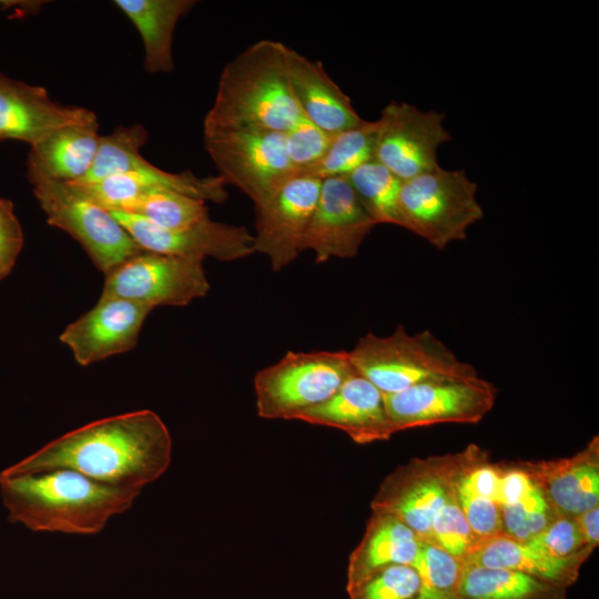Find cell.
Instances as JSON below:
<instances>
[{
	"label": "cell",
	"mask_w": 599,
	"mask_h": 599,
	"mask_svg": "<svg viewBox=\"0 0 599 599\" xmlns=\"http://www.w3.org/2000/svg\"><path fill=\"white\" fill-rule=\"evenodd\" d=\"M205 150L226 185L240 189L254 203H265L296 175L284 132L234 129L203 132Z\"/></svg>",
	"instance_id": "7"
},
{
	"label": "cell",
	"mask_w": 599,
	"mask_h": 599,
	"mask_svg": "<svg viewBox=\"0 0 599 599\" xmlns=\"http://www.w3.org/2000/svg\"><path fill=\"white\" fill-rule=\"evenodd\" d=\"M399 211L403 227L438 250L464 240L484 216L477 184L464 171L441 166L403 181Z\"/></svg>",
	"instance_id": "5"
},
{
	"label": "cell",
	"mask_w": 599,
	"mask_h": 599,
	"mask_svg": "<svg viewBox=\"0 0 599 599\" xmlns=\"http://www.w3.org/2000/svg\"><path fill=\"white\" fill-rule=\"evenodd\" d=\"M140 491L101 484L67 468L0 475V494L9 521L32 531L99 534L113 516L132 507Z\"/></svg>",
	"instance_id": "2"
},
{
	"label": "cell",
	"mask_w": 599,
	"mask_h": 599,
	"mask_svg": "<svg viewBox=\"0 0 599 599\" xmlns=\"http://www.w3.org/2000/svg\"><path fill=\"white\" fill-rule=\"evenodd\" d=\"M428 542L463 562L477 544L456 497L454 484L445 501L434 516Z\"/></svg>",
	"instance_id": "30"
},
{
	"label": "cell",
	"mask_w": 599,
	"mask_h": 599,
	"mask_svg": "<svg viewBox=\"0 0 599 599\" xmlns=\"http://www.w3.org/2000/svg\"><path fill=\"white\" fill-rule=\"evenodd\" d=\"M348 355L355 370L384 395L429 380L477 375L432 332L409 334L400 324L388 336L366 334Z\"/></svg>",
	"instance_id": "4"
},
{
	"label": "cell",
	"mask_w": 599,
	"mask_h": 599,
	"mask_svg": "<svg viewBox=\"0 0 599 599\" xmlns=\"http://www.w3.org/2000/svg\"><path fill=\"white\" fill-rule=\"evenodd\" d=\"M285 67L293 97L308 121L329 135L363 121L349 97L331 79L321 61L286 45Z\"/></svg>",
	"instance_id": "20"
},
{
	"label": "cell",
	"mask_w": 599,
	"mask_h": 599,
	"mask_svg": "<svg viewBox=\"0 0 599 599\" xmlns=\"http://www.w3.org/2000/svg\"><path fill=\"white\" fill-rule=\"evenodd\" d=\"M413 567L419 575L417 599H458L464 562L439 547L422 541Z\"/></svg>",
	"instance_id": "29"
},
{
	"label": "cell",
	"mask_w": 599,
	"mask_h": 599,
	"mask_svg": "<svg viewBox=\"0 0 599 599\" xmlns=\"http://www.w3.org/2000/svg\"><path fill=\"white\" fill-rule=\"evenodd\" d=\"M94 119L89 109L53 101L43 87L0 73V142L17 140L31 146L62 126Z\"/></svg>",
	"instance_id": "17"
},
{
	"label": "cell",
	"mask_w": 599,
	"mask_h": 599,
	"mask_svg": "<svg viewBox=\"0 0 599 599\" xmlns=\"http://www.w3.org/2000/svg\"><path fill=\"white\" fill-rule=\"evenodd\" d=\"M322 180L296 174L255 207L254 252L266 255L277 272L302 252V241L317 203Z\"/></svg>",
	"instance_id": "13"
},
{
	"label": "cell",
	"mask_w": 599,
	"mask_h": 599,
	"mask_svg": "<svg viewBox=\"0 0 599 599\" xmlns=\"http://www.w3.org/2000/svg\"><path fill=\"white\" fill-rule=\"evenodd\" d=\"M419 575L413 566L385 567L347 589L349 599H417Z\"/></svg>",
	"instance_id": "32"
},
{
	"label": "cell",
	"mask_w": 599,
	"mask_h": 599,
	"mask_svg": "<svg viewBox=\"0 0 599 599\" xmlns=\"http://www.w3.org/2000/svg\"><path fill=\"white\" fill-rule=\"evenodd\" d=\"M358 200L377 224L403 227L399 193L403 181L387 167L372 160L346 176Z\"/></svg>",
	"instance_id": "27"
},
{
	"label": "cell",
	"mask_w": 599,
	"mask_h": 599,
	"mask_svg": "<svg viewBox=\"0 0 599 599\" xmlns=\"http://www.w3.org/2000/svg\"><path fill=\"white\" fill-rule=\"evenodd\" d=\"M422 541L398 518L386 512L372 511L364 536L349 556L346 590L385 567L413 566L419 555Z\"/></svg>",
	"instance_id": "22"
},
{
	"label": "cell",
	"mask_w": 599,
	"mask_h": 599,
	"mask_svg": "<svg viewBox=\"0 0 599 599\" xmlns=\"http://www.w3.org/2000/svg\"><path fill=\"white\" fill-rule=\"evenodd\" d=\"M203 261L142 251L105 274L100 298H122L151 308L186 306L206 295Z\"/></svg>",
	"instance_id": "9"
},
{
	"label": "cell",
	"mask_w": 599,
	"mask_h": 599,
	"mask_svg": "<svg viewBox=\"0 0 599 599\" xmlns=\"http://www.w3.org/2000/svg\"><path fill=\"white\" fill-rule=\"evenodd\" d=\"M284 135L290 161L297 174H305L321 160L332 136L304 115Z\"/></svg>",
	"instance_id": "34"
},
{
	"label": "cell",
	"mask_w": 599,
	"mask_h": 599,
	"mask_svg": "<svg viewBox=\"0 0 599 599\" xmlns=\"http://www.w3.org/2000/svg\"><path fill=\"white\" fill-rule=\"evenodd\" d=\"M500 483L498 494L499 508L521 499L534 486V481L520 463L500 464Z\"/></svg>",
	"instance_id": "36"
},
{
	"label": "cell",
	"mask_w": 599,
	"mask_h": 599,
	"mask_svg": "<svg viewBox=\"0 0 599 599\" xmlns=\"http://www.w3.org/2000/svg\"><path fill=\"white\" fill-rule=\"evenodd\" d=\"M464 564L515 570L566 588L578 580L583 565L556 558L528 541L505 534L477 542Z\"/></svg>",
	"instance_id": "23"
},
{
	"label": "cell",
	"mask_w": 599,
	"mask_h": 599,
	"mask_svg": "<svg viewBox=\"0 0 599 599\" xmlns=\"http://www.w3.org/2000/svg\"><path fill=\"white\" fill-rule=\"evenodd\" d=\"M377 121L375 160L402 181L440 166L438 149L453 139L445 113L392 101Z\"/></svg>",
	"instance_id": "12"
},
{
	"label": "cell",
	"mask_w": 599,
	"mask_h": 599,
	"mask_svg": "<svg viewBox=\"0 0 599 599\" xmlns=\"http://www.w3.org/2000/svg\"><path fill=\"white\" fill-rule=\"evenodd\" d=\"M527 541L556 558L582 564L595 550L587 544L577 518L561 515Z\"/></svg>",
	"instance_id": "33"
},
{
	"label": "cell",
	"mask_w": 599,
	"mask_h": 599,
	"mask_svg": "<svg viewBox=\"0 0 599 599\" xmlns=\"http://www.w3.org/2000/svg\"><path fill=\"white\" fill-rule=\"evenodd\" d=\"M576 518L587 544L596 549L599 545V506L582 512Z\"/></svg>",
	"instance_id": "37"
},
{
	"label": "cell",
	"mask_w": 599,
	"mask_h": 599,
	"mask_svg": "<svg viewBox=\"0 0 599 599\" xmlns=\"http://www.w3.org/2000/svg\"><path fill=\"white\" fill-rule=\"evenodd\" d=\"M297 419L341 429L356 444L387 440L396 433L384 394L357 372L326 402L302 413Z\"/></svg>",
	"instance_id": "18"
},
{
	"label": "cell",
	"mask_w": 599,
	"mask_h": 599,
	"mask_svg": "<svg viewBox=\"0 0 599 599\" xmlns=\"http://www.w3.org/2000/svg\"><path fill=\"white\" fill-rule=\"evenodd\" d=\"M356 370L348 352H288L254 378L256 408L265 419H297L326 402Z\"/></svg>",
	"instance_id": "6"
},
{
	"label": "cell",
	"mask_w": 599,
	"mask_h": 599,
	"mask_svg": "<svg viewBox=\"0 0 599 599\" xmlns=\"http://www.w3.org/2000/svg\"><path fill=\"white\" fill-rule=\"evenodd\" d=\"M113 4L132 22L142 39L145 71L171 72L174 69L172 44L175 27L196 1L114 0Z\"/></svg>",
	"instance_id": "24"
},
{
	"label": "cell",
	"mask_w": 599,
	"mask_h": 599,
	"mask_svg": "<svg viewBox=\"0 0 599 599\" xmlns=\"http://www.w3.org/2000/svg\"><path fill=\"white\" fill-rule=\"evenodd\" d=\"M557 515L577 517L599 506V438L573 456L521 461Z\"/></svg>",
	"instance_id": "19"
},
{
	"label": "cell",
	"mask_w": 599,
	"mask_h": 599,
	"mask_svg": "<svg viewBox=\"0 0 599 599\" xmlns=\"http://www.w3.org/2000/svg\"><path fill=\"white\" fill-rule=\"evenodd\" d=\"M496 386L478 375L429 380L384 395L395 432L436 424H476L494 407Z\"/></svg>",
	"instance_id": "10"
},
{
	"label": "cell",
	"mask_w": 599,
	"mask_h": 599,
	"mask_svg": "<svg viewBox=\"0 0 599 599\" xmlns=\"http://www.w3.org/2000/svg\"><path fill=\"white\" fill-rule=\"evenodd\" d=\"M286 45L260 40L222 70L203 132L261 129L285 132L302 113L293 97L285 67Z\"/></svg>",
	"instance_id": "3"
},
{
	"label": "cell",
	"mask_w": 599,
	"mask_h": 599,
	"mask_svg": "<svg viewBox=\"0 0 599 599\" xmlns=\"http://www.w3.org/2000/svg\"><path fill=\"white\" fill-rule=\"evenodd\" d=\"M567 590L519 571L464 564L458 599H567Z\"/></svg>",
	"instance_id": "25"
},
{
	"label": "cell",
	"mask_w": 599,
	"mask_h": 599,
	"mask_svg": "<svg viewBox=\"0 0 599 599\" xmlns=\"http://www.w3.org/2000/svg\"><path fill=\"white\" fill-rule=\"evenodd\" d=\"M500 512L504 534L521 541L538 535L557 516L535 483L521 499L501 507Z\"/></svg>",
	"instance_id": "31"
},
{
	"label": "cell",
	"mask_w": 599,
	"mask_h": 599,
	"mask_svg": "<svg viewBox=\"0 0 599 599\" xmlns=\"http://www.w3.org/2000/svg\"><path fill=\"white\" fill-rule=\"evenodd\" d=\"M150 306L122 298H100L89 312L69 324L59 339L81 366L135 347Z\"/></svg>",
	"instance_id": "16"
},
{
	"label": "cell",
	"mask_w": 599,
	"mask_h": 599,
	"mask_svg": "<svg viewBox=\"0 0 599 599\" xmlns=\"http://www.w3.org/2000/svg\"><path fill=\"white\" fill-rule=\"evenodd\" d=\"M33 194L51 226L73 237L97 268L108 274L142 250L112 213L69 183H43Z\"/></svg>",
	"instance_id": "8"
},
{
	"label": "cell",
	"mask_w": 599,
	"mask_h": 599,
	"mask_svg": "<svg viewBox=\"0 0 599 599\" xmlns=\"http://www.w3.org/2000/svg\"><path fill=\"white\" fill-rule=\"evenodd\" d=\"M138 245L155 253L229 262L254 253V237L247 227L212 221L210 217L184 229H162L122 211H110Z\"/></svg>",
	"instance_id": "14"
},
{
	"label": "cell",
	"mask_w": 599,
	"mask_h": 599,
	"mask_svg": "<svg viewBox=\"0 0 599 599\" xmlns=\"http://www.w3.org/2000/svg\"><path fill=\"white\" fill-rule=\"evenodd\" d=\"M98 131V119L73 123L31 145L27 159L29 183H73L85 177L99 148Z\"/></svg>",
	"instance_id": "21"
},
{
	"label": "cell",
	"mask_w": 599,
	"mask_h": 599,
	"mask_svg": "<svg viewBox=\"0 0 599 599\" xmlns=\"http://www.w3.org/2000/svg\"><path fill=\"white\" fill-rule=\"evenodd\" d=\"M162 229H184L209 219L205 202L170 190L139 195L120 210Z\"/></svg>",
	"instance_id": "28"
},
{
	"label": "cell",
	"mask_w": 599,
	"mask_h": 599,
	"mask_svg": "<svg viewBox=\"0 0 599 599\" xmlns=\"http://www.w3.org/2000/svg\"><path fill=\"white\" fill-rule=\"evenodd\" d=\"M172 438L161 417L142 409L91 422L0 471L12 477L67 468L119 488L155 481L169 468Z\"/></svg>",
	"instance_id": "1"
},
{
	"label": "cell",
	"mask_w": 599,
	"mask_h": 599,
	"mask_svg": "<svg viewBox=\"0 0 599 599\" xmlns=\"http://www.w3.org/2000/svg\"><path fill=\"white\" fill-rule=\"evenodd\" d=\"M375 226L346 177L324 179L302 241V252L312 251L316 263L332 257H354Z\"/></svg>",
	"instance_id": "15"
},
{
	"label": "cell",
	"mask_w": 599,
	"mask_h": 599,
	"mask_svg": "<svg viewBox=\"0 0 599 599\" xmlns=\"http://www.w3.org/2000/svg\"><path fill=\"white\" fill-rule=\"evenodd\" d=\"M22 246L23 232L14 205L0 196V281L13 268Z\"/></svg>",
	"instance_id": "35"
},
{
	"label": "cell",
	"mask_w": 599,
	"mask_h": 599,
	"mask_svg": "<svg viewBox=\"0 0 599 599\" xmlns=\"http://www.w3.org/2000/svg\"><path fill=\"white\" fill-rule=\"evenodd\" d=\"M378 121L363 120L331 136L321 160L305 174L319 180L346 177L361 165L375 160Z\"/></svg>",
	"instance_id": "26"
},
{
	"label": "cell",
	"mask_w": 599,
	"mask_h": 599,
	"mask_svg": "<svg viewBox=\"0 0 599 599\" xmlns=\"http://www.w3.org/2000/svg\"><path fill=\"white\" fill-rule=\"evenodd\" d=\"M460 460L461 451L410 459L382 481L372 511L398 518L428 542L432 521L453 487Z\"/></svg>",
	"instance_id": "11"
}]
</instances>
